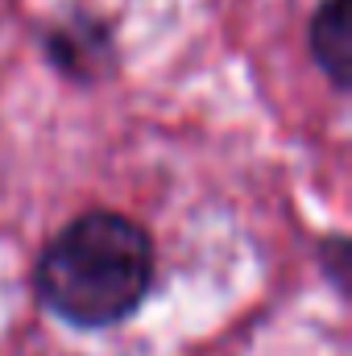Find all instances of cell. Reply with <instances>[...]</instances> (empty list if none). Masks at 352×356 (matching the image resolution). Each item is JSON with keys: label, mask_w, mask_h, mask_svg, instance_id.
Returning <instances> with one entry per match:
<instances>
[{"label": "cell", "mask_w": 352, "mask_h": 356, "mask_svg": "<svg viewBox=\"0 0 352 356\" xmlns=\"http://www.w3.org/2000/svg\"><path fill=\"white\" fill-rule=\"evenodd\" d=\"M150 277V236L116 211H88L46 245L38 290L67 323L108 327L141 307Z\"/></svg>", "instance_id": "1"}, {"label": "cell", "mask_w": 352, "mask_h": 356, "mask_svg": "<svg viewBox=\"0 0 352 356\" xmlns=\"http://www.w3.org/2000/svg\"><path fill=\"white\" fill-rule=\"evenodd\" d=\"M311 50L315 63L328 71V79L336 88H349L352 75V17L349 0H328L319 4L315 21H311Z\"/></svg>", "instance_id": "2"}]
</instances>
